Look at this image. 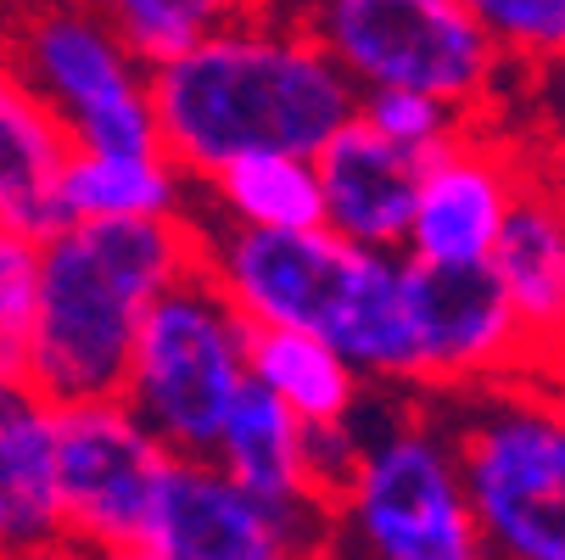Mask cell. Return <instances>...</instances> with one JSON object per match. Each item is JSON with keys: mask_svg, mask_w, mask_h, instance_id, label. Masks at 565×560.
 <instances>
[{"mask_svg": "<svg viewBox=\"0 0 565 560\" xmlns=\"http://www.w3.org/2000/svg\"><path fill=\"white\" fill-rule=\"evenodd\" d=\"M420 151H403L381 140L370 124L348 118L326 146L313 151L319 175V208L326 230L353 247L375 253H403V230L415 213V186H420Z\"/></svg>", "mask_w": 565, "mask_h": 560, "instance_id": "5bb4252c", "label": "cell"}, {"mask_svg": "<svg viewBox=\"0 0 565 560\" xmlns=\"http://www.w3.org/2000/svg\"><path fill=\"white\" fill-rule=\"evenodd\" d=\"M207 459L258 505H331L308 471V426L258 381L235 392Z\"/></svg>", "mask_w": 565, "mask_h": 560, "instance_id": "2e32d148", "label": "cell"}, {"mask_svg": "<svg viewBox=\"0 0 565 560\" xmlns=\"http://www.w3.org/2000/svg\"><path fill=\"white\" fill-rule=\"evenodd\" d=\"M515 67L565 56V0H465Z\"/></svg>", "mask_w": 565, "mask_h": 560, "instance_id": "cb8c5ba5", "label": "cell"}, {"mask_svg": "<svg viewBox=\"0 0 565 560\" xmlns=\"http://www.w3.org/2000/svg\"><path fill=\"white\" fill-rule=\"evenodd\" d=\"M51 448L62 538L96 560L129 554L174 454L151 437V426L124 398L51 404Z\"/></svg>", "mask_w": 565, "mask_h": 560, "instance_id": "9c48e42d", "label": "cell"}, {"mask_svg": "<svg viewBox=\"0 0 565 560\" xmlns=\"http://www.w3.org/2000/svg\"><path fill=\"white\" fill-rule=\"evenodd\" d=\"M559 387H565V376H559Z\"/></svg>", "mask_w": 565, "mask_h": 560, "instance_id": "4316f807", "label": "cell"}, {"mask_svg": "<svg viewBox=\"0 0 565 560\" xmlns=\"http://www.w3.org/2000/svg\"><path fill=\"white\" fill-rule=\"evenodd\" d=\"M85 7L129 45L135 62L157 67L202 45L207 34L264 12V0H85Z\"/></svg>", "mask_w": 565, "mask_h": 560, "instance_id": "44dd1931", "label": "cell"}, {"mask_svg": "<svg viewBox=\"0 0 565 560\" xmlns=\"http://www.w3.org/2000/svg\"><path fill=\"white\" fill-rule=\"evenodd\" d=\"M247 381L275 392L308 426H353L364 415V376L313 331H247Z\"/></svg>", "mask_w": 565, "mask_h": 560, "instance_id": "ac0fdd59", "label": "cell"}, {"mask_svg": "<svg viewBox=\"0 0 565 560\" xmlns=\"http://www.w3.org/2000/svg\"><path fill=\"white\" fill-rule=\"evenodd\" d=\"M62 549L51 404L29 381H0V560H56Z\"/></svg>", "mask_w": 565, "mask_h": 560, "instance_id": "9a60e30c", "label": "cell"}, {"mask_svg": "<svg viewBox=\"0 0 565 560\" xmlns=\"http://www.w3.org/2000/svg\"><path fill=\"white\" fill-rule=\"evenodd\" d=\"M185 180L163 151H67V169L56 186L62 224L85 219H191Z\"/></svg>", "mask_w": 565, "mask_h": 560, "instance_id": "d6986e66", "label": "cell"}, {"mask_svg": "<svg viewBox=\"0 0 565 560\" xmlns=\"http://www.w3.org/2000/svg\"><path fill=\"white\" fill-rule=\"evenodd\" d=\"M157 146L185 180H207L247 151L313 157L348 118L359 91L297 12L264 7L174 62L151 67Z\"/></svg>", "mask_w": 565, "mask_h": 560, "instance_id": "6da1fadb", "label": "cell"}, {"mask_svg": "<svg viewBox=\"0 0 565 560\" xmlns=\"http://www.w3.org/2000/svg\"><path fill=\"white\" fill-rule=\"evenodd\" d=\"M196 264L258 331L326 337L364 381L420 392L409 308H403V253L353 247L326 224L313 230H241L196 224Z\"/></svg>", "mask_w": 565, "mask_h": 560, "instance_id": "7a4b0ae2", "label": "cell"}, {"mask_svg": "<svg viewBox=\"0 0 565 560\" xmlns=\"http://www.w3.org/2000/svg\"><path fill=\"white\" fill-rule=\"evenodd\" d=\"M196 186L213 197L218 219L241 224V230H313V224H326L313 157H297V151L230 157V163H218Z\"/></svg>", "mask_w": 565, "mask_h": 560, "instance_id": "ffe728a7", "label": "cell"}, {"mask_svg": "<svg viewBox=\"0 0 565 560\" xmlns=\"http://www.w3.org/2000/svg\"><path fill=\"white\" fill-rule=\"evenodd\" d=\"M353 118L370 124L381 140L403 146V151H437L443 140H454L465 129V118L437 102V96H420V91H359L353 102Z\"/></svg>", "mask_w": 565, "mask_h": 560, "instance_id": "603a6c76", "label": "cell"}, {"mask_svg": "<svg viewBox=\"0 0 565 560\" xmlns=\"http://www.w3.org/2000/svg\"><path fill=\"white\" fill-rule=\"evenodd\" d=\"M526 169H532V151L510 118L465 124L454 140L426 151L415 213H409V230H403V258L437 264V270L488 264Z\"/></svg>", "mask_w": 565, "mask_h": 560, "instance_id": "8fae6325", "label": "cell"}, {"mask_svg": "<svg viewBox=\"0 0 565 560\" xmlns=\"http://www.w3.org/2000/svg\"><path fill=\"white\" fill-rule=\"evenodd\" d=\"M247 331L202 264L180 270L140 314L118 398L174 459L213 454L224 410L247 387Z\"/></svg>", "mask_w": 565, "mask_h": 560, "instance_id": "52a82bcc", "label": "cell"}, {"mask_svg": "<svg viewBox=\"0 0 565 560\" xmlns=\"http://www.w3.org/2000/svg\"><path fill=\"white\" fill-rule=\"evenodd\" d=\"M34 297H40V242L0 230V381H23Z\"/></svg>", "mask_w": 565, "mask_h": 560, "instance_id": "7402d4cb", "label": "cell"}, {"mask_svg": "<svg viewBox=\"0 0 565 560\" xmlns=\"http://www.w3.org/2000/svg\"><path fill=\"white\" fill-rule=\"evenodd\" d=\"M443 426L488 560H565V387L510 376L448 392Z\"/></svg>", "mask_w": 565, "mask_h": 560, "instance_id": "277c9868", "label": "cell"}, {"mask_svg": "<svg viewBox=\"0 0 565 560\" xmlns=\"http://www.w3.org/2000/svg\"><path fill=\"white\" fill-rule=\"evenodd\" d=\"M0 62L51 107L78 151H163L151 67L85 0H29L18 18H0Z\"/></svg>", "mask_w": 565, "mask_h": 560, "instance_id": "ba28073f", "label": "cell"}, {"mask_svg": "<svg viewBox=\"0 0 565 560\" xmlns=\"http://www.w3.org/2000/svg\"><path fill=\"white\" fill-rule=\"evenodd\" d=\"M196 264V219H85L40 242L23 381L45 404L118 398L140 314Z\"/></svg>", "mask_w": 565, "mask_h": 560, "instance_id": "3957f363", "label": "cell"}, {"mask_svg": "<svg viewBox=\"0 0 565 560\" xmlns=\"http://www.w3.org/2000/svg\"><path fill=\"white\" fill-rule=\"evenodd\" d=\"M488 270L521 326L526 376L559 381L565 376V180L543 169L537 157L510 202V219L499 224Z\"/></svg>", "mask_w": 565, "mask_h": 560, "instance_id": "4fadbf2b", "label": "cell"}, {"mask_svg": "<svg viewBox=\"0 0 565 560\" xmlns=\"http://www.w3.org/2000/svg\"><path fill=\"white\" fill-rule=\"evenodd\" d=\"M73 140L51 118V107L0 62V230H18L29 242L62 224V169Z\"/></svg>", "mask_w": 565, "mask_h": 560, "instance_id": "e0dca14e", "label": "cell"}, {"mask_svg": "<svg viewBox=\"0 0 565 560\" xmlns=\"http://www.w3.org/2000/svg\"><path fill=\"white\" fill-rule=\"evenodd\" d=\"M337 505H258L213 459H169L129 554L113 560H326Z\"/></svg>", "mask_w": 565, "mask_h": 560, "instance_id": "30bf717a", "label": "cell"}, {"mask_svg": "<svg viewBox=\"0 0 565 560\" xmlns=\"http://www.w3.org/2000/svg\"><path fill=\"white\" fill-rule=\"evenodd\" d=\"M264 7H280V12H297V7H302V0H264Z\"/></svg>", "mask_w": 565, "mask_h": 560, "instance_id": "484cf974", "label": "cell"}, {"mask_svg": "<svg viewBox=\"0 0 565 560\" xmlns=\"http://www.w3.org/2000/svg\"><path fill=\"white\" fill-rule=\"evenodd\" d=\"M397 281H403V308H409V337H415L426 398L526 376L521 326L488 264L437 270V264L403 258Z\"/></svg>", "mask_w": 565, "mask_h": 560, "instance_id": "7c38bea8", "label": "cell"}, {"mask_svg": "<svg viewBox=\"0 0 565 560\" xmlns=\"http://www.w3.org/2000/svg\"><path fill=\"white\" fill-rule=\"evenodd\" d=\"M353 432L359 448L337 494V527L370 560H488L443 410L403 398L370 426L353 421Z\"/></svg>", "mask_w": 565, "mask_h": 560, "instance_id": "8992f818", "label": "cell"}, {"mask_svg": "<svg viewBox=\"0 0 565 560\" xmlns=\"http://www.w3.org/2000/svg\"><path fill=\"white\" fill-rule=\"evenodd\" d=\"M297 18L353 91H420L465 124H504L526 73L465 0H302Z\"/></svg>", "mask_w": 565, "mask_h": 560, "instance_id": "5b68a950", "label": "cell"}, {"mask_svg": "<svg viewBox=\"0 0 565 560\" xmlns=\"http://www.w3.org/2000/svg\"><path fill=\"white\" fill-rule=\"evenodd\" d=\"M510 124L537 163L565 180V56L521 73L515 102H510Z\"/></svg>", "mask_w": 565, "mask_h": 560, "instance_id": "d4e9b609", "label": "cell"}]
</instances>
